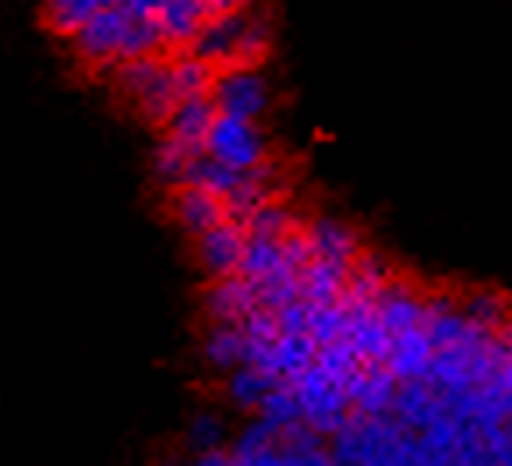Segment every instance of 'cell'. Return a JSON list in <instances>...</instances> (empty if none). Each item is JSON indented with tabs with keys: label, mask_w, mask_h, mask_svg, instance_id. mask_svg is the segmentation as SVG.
<instances>
[{
	"label": "cell",
	"mask_w": 512,
	"mask_h": 466,
	"mask_svg": "<svg viewBox=\"0 0 512 466\" xmlns=\"http://www.w3.org/2000/svg\"><path fill=\"white\" fill-rule=\"evenodd\" d=\"M71 43H75V53L85 64H92V68H113V71H121L131 61L156 57L166 46L156 18L142 15V11H131L128 4H117V8L92 18L82 32L71 36Z\"/></svg>",
	"instance_id": "cell-1"
},
{
	"label": "cell",
	"mask_w": 512,
	"mask_h": 466,
	"mask_svg": "<svg viewBox=\"0 0 512 466\" xmlns=\"http://www.w3.org/2000/svg\"><path fill=\"white\" fill-rule=\"evenodd\" d=\"M212 15H226V11H241V0H209Z\"/></svg>",
	"instance_id": "cell-15"
},
{
	"label": "cell",
	"mask_w": 512,
	"mask_h": 466,
	"mask_svg": "<svg viewBox=\"0 0 512 466\" xmlns=\"http://www.w3.org/2000/svg\"><path fill=\"white\" fill-rule=\"evenodd\" d=\"M244 255H248V230L237 219H226L216 230L198 237V258L216 279L241 276Z\"/></svg>",
	"instance_id": "cell-6"
},
{
	"label": "cell",
	"mask_w": 512,
	"mask_h": 466,
	"mask_svg": "<svg viewBox=\"0 0 512 466\" xmlns=\"http://www.w3.org/2000/svg\"><path fill=\"white\" fill-rule=\"evenodd\" d=\"M212 103L223 117L237 121H258L269 106V85L258 75V68H226L216 71L212 85Z\"/></svg>",
	"instance_id": "cell-5"
},
{
	"label": "cell",
	"mask_w": 512,
	"mask_h": 466,
	"mask_svg": "<svg viewBox=\"0 0 512 466\" xmlns=\"http://www.w3.org/2000/svg\"><path fill=\"white\" fill-rule=\"evenodd\" d=\"M269 36L258 18L244 15V11H226V15H212L205 22L202 36L195 39L191 53L212 64L216 71L226 68H255L262 61Z\"/></svg>",
	"instance_id": "cell-2"
},
{
	"label": "cell",
	"mask_w": 512,
	"mask_h": 466,
	"mask_svg": "<svg viewBox=\"0 0 512 466\" xmlns=\"http://www.w3.org/2000/svg\"><path fill=\"white\" fill-rule=\"evenodd\" d=\"M117 4H124V0H46V22L64 36H75L92 18L117 8Z\"/></svg>",
	"instance_id": "cell-10"
},
{
	"label": "cell",
	"mask_w": 512,
	"mask_h": 466,
	"mask_svg": "<svg viewBox=\"0 0 512 466\" xmlns=\"http://www.w3.org/2000/svg\"><path fill=\"white\" fill-rule=\"evenodd\" d=\"M276 378L265 375L262 368H255V364H244V368H237L234 375H230V399H234L241 410H251V414H258L265 406V399L272 396V389H276Z\"/></svg>",
	"instance_id": "cell-12"
},
{
	"label": "cell",
	"mask_w": 512,
	"mask_h": 466,
	"mask_svg": "<svg viewBox=\"0 0 512 466\" xmlns=\"http://www.w3.org/2000/svg\"><path fill=\"white\" fill-rule=\"evenodd\" d=\"M131 11H142V15H159V8H163V0H124Z\"/></svg>",
	"instance_id": "cell-14"
},
{
	"label": "cell",
	"mask_w": 512,
	"mask_h": 466,
	"mask_svg": "<svg viewBox=\"0 0 512 466\" xmlns=\"http://www.w3.org/2000/svg\"><path fill=\"white\" fill-rule=\"evenodd\" d=\"M117 82H121L124 96L135 106H142L152 121H170V113L181 106V96H177L174 85V71H170V61L163 57H145V61H131L117 71Z\"/></svg>",
	"instance_id": "cell-3"
},
{
	"label": "cell",
	"mask_w": 512,
	"mask_h": 466,
	"mask_svg": "<svg viewBox=\"0 0 512 466\" xmlns=\"http://www.w3.org/2000/svg\"><path fill=\"white\" fill-rule=\"evenodd\" d=\"M216 117H219V110H216V103H212V96L184 99V103L170 113V121H166V142H174V145H181V149L202 156Z\"/></svg>",
	"instance_id": "cell-7"
},
{
	"label": "cell",
	"mask_w": 512,
	"mask_h": 466,
	"mask_svg": "<svg viewBox=\"0 0 512 466\" xmlns=\"http://www.w3.org/2000/svg\"><path fill=\"white\" fill-rule=\"evenodd\" d=\"M308 251L311 262H325V265H339V269H350L357 255V241L354 233L347 230L343 223H332V219H318L315 226L308 230Z\"/></svg>",
	"instance_id": "cell-9"
},
{
	"label": "cell",
	"mask_w": 512,
	"mask_h": 466,
	"mask_svg": "<svg viewBox=\"0 0 512 466\" xmlns=\"http://www.w3.org/2000/svg\"><path fill=\"white\" fill-rule=\"evenodd\" d=\"M174 209H177L181 226L195 233V237L216 230V226L226 223V219H234V216H230V205H226L223 198L212 195V191H205V188H195V184H184V188H177Z\"/></svg>",
	"instance_id": "cell-8"
},
{
	"label": "cell",
	"mask_w": 512,
	"mask_h": 466,
	"mask_svg": "<svg viewBox=\"0 0 512 466\" xmlns=\"http://www.w3.org/2000/svg\"><path fill=\"white\" fill-rule=\"evenodd\" d=\"M188 438H191V445L198 449V456H205V452H223V442H226L223 421H219V417H212V414L195 417Z\"/></svg>",
	"instance_id": "cell-13"
},
{
	"label": "cell",
	"mask_w": 512,
	"mask_h": 466,
	"mask_svg": "<svg viewBox=\"0 0 512 466\" xmlns=\"http://www.w3.org/2000/svg\"><path fill=\"white\" fill-rule=\"evenodd\" d=\"M205 156L234 173H262L265 138L255 121H237V117H223L219 113L216 124H212L209 142H205Z\"/></svg>",
	"instance_id": "cell-4"
},
{
	"label": "cell",
	"mask_w": 512,
	"mask_h": 466,
	"mask_svg": "<svg viewBox=\"0 0 512 466\" xmlns=\"http://www.w3.org/2000/svg\"><path fill=\"white\" fill-rule=\"evenodd\" d=\"M202 4H205V8H209V0H202Z\"/></svg>",
	"instance_id": "cell-16"
},
{
	"label": "cell",
	"mask_w": 512,
	"mask_h": 466,
	"mask_svg": "<svg viewBox=\"0 0 512 466\" xmlns=\"http://www.w3.org/2000/svg\"><path fill=\"white\" fill-rule=\"evenodd\" d=\"M205 354L216 368H244L248 364V332L241 322H219V329L205 343Z\"/></svg>",
	"instance_id": "cell-11"
}]
</instances>
